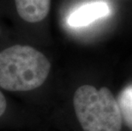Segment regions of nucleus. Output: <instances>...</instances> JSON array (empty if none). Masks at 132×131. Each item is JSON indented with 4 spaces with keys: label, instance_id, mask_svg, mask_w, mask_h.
Masks as SVG:
<instances>
[{
    "label": "nucleus",
    "instance_id": "obj_1",
    "mask_svg": "<svg viewBox=\"0 0 132 131\" xmlns=\"http://www.w3.org/2000/svg\"><path fill=\"white\" fill-rule=\"evenodd\" d=\"M43 53L28 45H14L0 52V87L29 91L43 84L50 71Z\"/></svg>",
    "mask_w": 132,
    "mask_h": 131
},
{
    "label": "nucleus",
    "instance_id": "obj_2",
    "mask_svg": "<svg viewBox=\"0 0 132 131\" xmlns=\"http://www.w3.org/2000/svg\"><path fill=\"white\" fill-rule=\"evenodd\" d=\"M75 114L84 131H121L123 119L119 104L106 87L97 90L85 84L75 91Z\"/></svg>",
    "mask_w": 132,
    "mask_h": 131
},
{
    "label": "nucleus",
    "instance_id": "obj_3",
    "mask_svg": "<svg viewBox=\"0 0 132 131\" xmlns=\"http://www.w3.org/2000/svg\"><path fill=\"white\" fill-rule=\"evenodd\" d=\"M110 13L108 4L104 2H92L81 6L70 14L67 23L72 27H80L89 25Z\"/></svg>",
    "mask_w": 132,
    "mask_h": 131
},
{
    "label": "nucleus",
    "instance_id": "obj_4",
    "mask_svg": "<svg viewBox=\"0 0 132 131\" xmlns=\"http://www.w3.org/2000/svg\"><path fill=\"white\" fill-rule=\"evenodd\" d=\"M18 15L30 23L43 21L49 14L51 0H15Z\"/></svg>",
    "mask_w": 132,
    "mask_h": 131
},
{
    "label": "nucleus",
    "instance_id": "obj_5",
    "mask_svg": "<svg viewBox=\"0 0 132 131\" xmlns=\"http://www.w3.org/2000/svg\"><path fill=\"white\" fill-rule=\"evenodd\" d=\"M116 100L123 121L132 130V84L123 89Z\"/></svg>",
    "mask_w": 132,
    "mask_h": 131
},
{
    "label": "nucleus",
    "instance_id": "obj_6",
    "mask_svg": "<svg viewBox=\"0 0 132 131\" xmlns=\"http://www.w3.org/2000/svg\"><path fill=\"white\" fill-rule=\"evenodd\" d=\"M6 107H7L6 100H5V97L3 94V93L0 91V117L3 116V114L4 113L5 110H6Z\"/></svg>",
    "mask_w": 132,
    "mask_h": 131
}]
</instances>
